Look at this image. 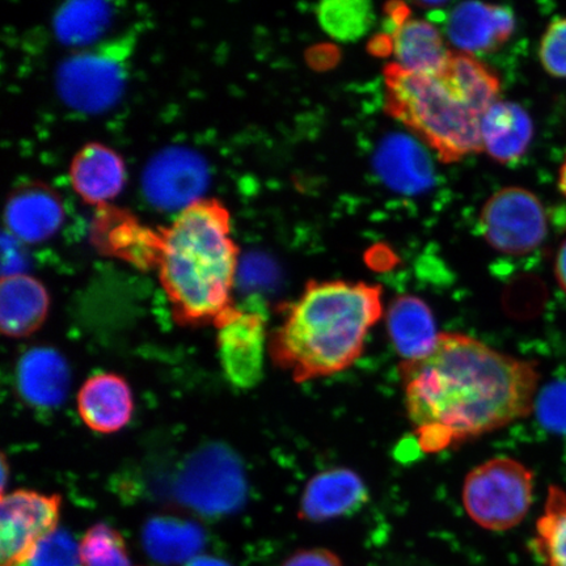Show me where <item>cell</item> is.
<instances>
[{"instance_id":"603a6c76","label":"cell","mask_w":566,"mask_h":566,"mask_svg":"<svg viewBox=\"0 0 566 566\" xmlns=\"http://www.w3.org/2000/svg\"><path fill=\"white\" fill-rule=\"evenodd\" d=\"M142 543L153 560L165 565H180L198 557L203 548L205 534L193 522L157 516L146 523Z\"/></svg>"},{"instance_id":"83f0119b","label":"cell","mask_w":566,"mask_h":566,"mask_svg":"<svg viewBox=\"0 0 566 566\" xmlns=\"http://www.w3.org/2000/svg\"><path fill=\"white\" fill-rule=\"evenodd\" d=\"M80 552L83 566H132L123 535L106 523H97L84 534Z\"/></svg>"},{"instance_id":"e0dca14e","label":"cell","mask_w":566,"mask_h":566,"mask_svg":"<svg viewBox=\"0 0 566 566\" xmlns=\"http://www.w3.org/2000/svg\"><path fill=\"white\" fill-rule=\"evenodd\" d=\"M70 180L82 200L104 205L124 189L126 167L122 157L111 147L88 144L76 153L70 166Z\"/></svg>"},{"instance_id":"d6986e66","label":"cell","mask_w":566,"mask_h":566,"mask_svg":"<svg viewBox=\"0 0 566 566\" xmlns=\"http://www.w3.org/2000/svg\"><path fill=\"white\" fill-rule=\"evenodd\" d=\"M387 329L402 360L420 359L433 350L438 337L433 313L415 295H400L389 304Z\"/></svg>"},{"instance_id":"7402d4cb","label":"cell","mask_w":566,"mask_h":566,"mask_svg":"<svg viewBox=\"0 0 566 566\" xmlns=\"http://www.w3.org/2000/svg\"><path fill=\"white\" fill-rule=\"evenodd\" d=\"M396 65L413 74L440 75L450 60L443 38L424 20L408 19L391 32Z\"/></svg>"},{"instance_id":"9a60e30c","label":"cell","mask_w":566,"mask_h":566,"mask_svg":"<svg viewBox=\"0 0 566 566\" xmlns=\"http://www.w3.org/2000/svg\"><path fill=\"white\" fill-rule=\"evenodd\" d=\"M77 412L82 421L96 433H117L132 420V388L117 374L92 375L77 394Z\"/></svg>"},{"instance_id":"8d00e7d4","label":"cell","mask_w":566,"mask_h":566,"mask_svg":"<svg viewBox=\"0 0 566 566\" xmlns=\"http://www.w3.org/2000/svg\"><path fill=\"white\" fill-rule=\"evenodd\" d=\"M186 566H231L230 564L221 560V558L212 556H198L195 560L188 563Z\"/></svg>"},{"instance_id":"4fadbf2b","label":"cell","mask_w":566,"mask_h":566,"mask_svg":"<svg viewBox=\"0 0 566 566\" xmlns=\"http://www.w3.org/2000/svg\"><path fill=\"white\" fill-rule=\"evenodd\" d=\"M514 28V13L509 7L465 2L451 11L448 35L460 52L491 53L512 38Z\"/></svg>"},{"instance_id":"d590c367","label":"cell","mask_w":566,"mask_h":566,"mask_svg":"<svg viewBox=\"0 0 566 566\" xmlns=\"http://www.w3.org/2000/svg\"><path fill=\"white\" fill-rule=\"evenodd\" d=\"M395 256L391 251L388 250L386 245H377L374 247L369 252V261L370 263H375L379 265L388 266L389 263H392Z\"/></svg>"},{"instance_id":"3957f363","label":"cell","mask_w":566,"mask_h":566,"mask_svg":"<svg viewBox=\"0 0 566 566\" xmlns=\"http://www.w3.org/2000/svg\"><path fill=\"white\" fill-rule=\"evenodd\" d=\"M238 256L230 212L218 200L190 205L159 232V279L177 323L216 324L232 307Z\"/></svg>"},{"instance_id":"7c38bea8","label":"cell","mask_w":566,"mask_h":566,"mask_svg":"<svg viewBox=\"0 0 566 566\" xmlns=\"http://www.w3.org/2000/svg\"><path fill=\"white\" fill-rule=\"evenodd\" d=\"M65 208L61 197L42 182H31L11 193L4 210L6 228L21 243L46 242L61 229Z\"/></svg>"},{"instance_id":"9c48e42d","label":"cell","mask_w":566,"mask_h":566,"mask_svg":"<svg viewBox=\"0 0 566 566\" xmlns=\"http://www.w3.org/2000/svg\"><path fill=\"white\" fill-rule=\"evenodd\" d=\"M59 494L18 490L2 494L0 505V566L30 563L40 543L59 528Z\"/></svg>"},{"instance_id":"d6a6232c","label":"cell","mask_w":566,"mask_h":566,"mask_svg":"<svg viewBox=\"0 0 566 566\" xmlns=\"http://www.w3.org/2000/svg\"><path fill=\"white\" fill-rule=\"evenodd\" d=\"M3 277L9 275L23 274L21 265L24 263L23 253H21L20 240L13 238L11 233L4 232L3 239Z\"/></svg>"},{"instance_id":"5b68a950","label":"cell","mask_w":566,"mask_h":566,"mask_svg":"<svg viewBox=\"0 0 566 566\" xmlns=\"http://www.w3.org/2000/svg\"><path fill=\"white\" fill-rule=\"evenodd\" d=\"M133 45V35H124L67 56L55 74L61 101L88 115L111 109L124 94Z\"/></svg>"},{"instance_id":"ac0fdd59","label":"cell","mask_w":566,"mask_h":566,"mask_svg":"<svg viewBox=\"0 0 566 566\" xmlns=\"http://www.w3.org/2000/svg\"><path fill=\"white\" fill-rule=\"evenodd\" d=\"M51 298L32 275L15 274L0 283V327L7 337L31 336L45 323Z\"/></svg>"},{"instance_id":"836d02e7","label":"cell","mask_w":566,"mask_h":566,"mask_svg":"<svg viewBox=\"0 0 566 566\" xmlns=\"http://www.w3.org/2000/svg\"><path fill=\"white\" fill-rule=\"evenodd\" d=\"M369 51L378 56H386L394 53V44L391 34L381 33L375 35L369 45Z\"/></svg>"},{"instance_id":"8fae6325","label":"cell","mask_w":566,"mask_h":566,"mask_svg":"<svg viewBox=\"0 0 566 566\" xmlns=\"http://www.w3.org/2000/svg\"><path fill=\"white\" fill-rule=\"evenodd\" d=\"M214 325L226 378L237 388L258 386L263 378L268 338L263 311L232 306Z\"/></svg>"},{"instance_id":"e575fe53","label":"cell","mask_w":566,"mask_h":566,"mask_svg":"<svg viewBox=\"0 0 566 566\" xmlns=\"http://www.w3.org/2000/svg\"><path fill=\"white\" fill-rule=\"evenodd\" d=\"M555 273L558 285H560L566 294V240H564L560 250L557 252Z\"/></svg>"},{"instance_id":"f1b7e54d","label":"cell","mask_w":566,"mask_h":566,"mask_svg":"<svg viewBox=\"0 0 566 566\" xmlns=\"http://www.w3.org/2000/svg\"><path fill=\"white\" fill-rule=\"evenodd\" d=\"M80 544L66 530L56 528L35 549L30 566H81Z\"/></svg>"},{"instance_id":"ffe728a7","label":"cell","mask_w":566,"mask_h":566,"mask_svg":"<svg viewBox=\"0 0 566 566\" xmlns=\"http://www.w3.org/2000/svg\"><path fill=\"white\" fill-rule=\"evenodd\" d=\"M18 388L23 399L40 408L60 406L70 388L66 359L51 348H34L18 365Z\"/></svg>"},{"instance_id":"30bf717a","label":"cell","mask_w":566,"mask_h":566,"mask_svg":"<svg viewBox=\"0 0 566 566\" xmlns=\"http://www.w3.org/2000/svg\"><path fill=\"white\" fill-rule=\"evenodd\" d=\"M209 182L207 160L184 146L163 148L148 160L142 174L147 201L163 211H182L203 200Z\"/></svg>"},{"instance_id":"cb8c5ba5","label":"cell","mask_w":566,"mask_h":566,"mask_svg":"<svg viewBox=\"0 0 566 566\" xmlns=\"http://www.w3.org/2000/svg\"><path fill=\"white\" fill-rule=\"evenodd\" d=\"M440 75L481 118L500 102L499 77L472 54L452 52Z\"/></svg>"},{"instance_id":"4316f807","label":"cell","mask_w":566,"mask_h":566,"mask_svg":"<svg viewBox=\"0 0 566 566\" xmlns=\"http://www.w3.org/2000/svg\"><path fill=\"white\" fill-rule=\"evenodd\" d=\"M316 15L325 33L342 42L364 38L375 21L373 4L365 0H328L318 4Z\"/></svg>"},{"instance_id":"44dd1931","label":"cell","mask_w":566,"mask_h":566,"mask_svg":"<svg viewBox=\"0 0 566 566\" xmlns=\"http://www.w3.org/2000/svg\"><path fill=\"white\" fill-rule=\"evenodd\" d=\"M533 137V122L518 104L497 102L481 118L483 150L500 163L521 159Z\"/></svg>"},{"instance_id":"1f68e13d","label":"cell","mask_w":566,"mask_h":566,"mask_svg":"<svg viewBox=\"0 0 566 566\" xmlns=\"http://www.w3.org/2000/svg\"><path fill=\"white\" fill-rule=\"evenodd\" d=\"M282 566H343V564L329 549L311 548L295 552Z\"/></svg>"},{"instance_id":"277c9868","label":"cell","mask_w":566,"mask_h":566,"mask_svg":"<svg viewBox=\"0 0 566 566\" xmlns=\"http://www.w3.org/2000/svg\"><path fill=\"white\" fill-rule=\"evenodd\" d=\"M388 115L406 125L444 163L483 150L481 117L441 75L409 73L396 63L384 71Z\"/></svg>"},{"instance_id":"7a4b0ae2","label":"cell","mask_w":566,"mask_h":566,"mask_svg":"<svg viewBox=\"0 0 566 566\" xmlns=\"http://www.w3.org/2000/svg\"><path fill=\"white\" fill-rule=\"evenodd\" d=\"M384 290L365 282L310 281L283 310L268 350L298 384L348 370L384 316Z\"/></svg>"},{"instance_id":"8992f818","label":"cell","mask_w":566,"mask_h":566,"mask_svg":"<svg viewBox=\"0 0 566 566\" xmlns=\"http://www.w3.org/2000/svg\"><path fill=\"white\" fill-rule=\"evenodd\" d=\"M534 473L511 458H494L467 475L463 506L480 527L506 531L525 520L533 505Z\"/></svg>"},{"instance_id":"d4e9b609","label":"cell","mask_w":566,"mask_h":566,"mask_svg":"<svg viewBox=\"0 0 566 566\" xmlns=\"http://www.w3.org/2000/svg\"><path fill=\"white\" fill-rule=\"evenodd\" d=\"M113 15L111 3L69 2L54 15V33L67 46L92 48L109 30Z\"/></svg>"},{"instance_id":"52a82bcc","label":"cell","mask_w":566,"mask_h":566,"mask_svg":"<svg viewBox=\"0 0 566 566\" xmlns=\"http://www.w3.org/2000/svg\"><path fill=\"white\" fill-rule=\"evenodd\" d=\"M480 230L495 251L522 256L535 251L546 239V211L539 198L527 189H501L484 205Z\"/></svg>"},{"instance_id":"ba28073f","label":"cell","mask_w":566,"mask_h":566,"mask_svg":"<svg viewBox=\"0 0 566 566\" xmlns=\"http://www.w3.org/2000/svg\"><path fill=\"white\" fill-rule=\"evenodd\" d=\"M177 494L205 515L228 514L242 504L245 483L239 460L223 446L197 452L181 472Z\"/></svg>"},{"instance_id":"74e56055","label":"cell","mask_w":566,"mask_h":566,"mask_svg":"<svg viewBox=\"0 0 566 566\" xmlns=\"http://www.w3.org/2000/svg\"><path fill=\"white\" fill-rule=\"evenodd\" d=\"M558 186H560L562 192L566 197V159L560 169V179H558Z\"/></svg>"},{"instance_id":"2e32d148","label":"cell","mask_w":566,"mask_h":566,"mask_svg":"<svg viewBox=\"0 0 566 566\" xmlns=\"http://www.w3.org/2000/svg\"><path fill=\"white\" fill-rule=\"evenodd\" d=\"M374 165L380 179L396 192L420 195L433 186L434 169L428 154L402 134H392L380 142Z\"/></svg>"},{"instance_id":"5bb4252c","label":"cell","mask_w":566,"mask_h":566,"mask_svg":"<svg viewBox=\"0 0 566 566\" xmlns=\"http://www.w3.org/2000/svg\"><path fill=\"white\" fill-rule=\"evenodd\" d=\"M369 501V491L358 473L334 469L317 473L308 481L301 500L300 516L324 522L354 514Z\"/></svg>"},{"instance_id":"484cf974","label":"cell","mask_w":566,"mask_h":566,"mask_svg":"<svg viewBox=\"0 0 566 566\" xmlns=\"http://www.w3.org/2000/svg\"><path fill=\"white\" fill-rule=\"evenodd\" d=\"M533 547L544 566H566V492L562 488L549 486Z\"/></svg>"},{"instance_id":"4dcf8cb0","label":"cell","mask_w":566,"mask_h":566,"mask_svg":"<svg viewBox=\"0 0 566 566\" xmlns=\"http://www.w3.org/2000/svg\"><path fill=\"white\" fill-rule=\"evenodd\" d=\"M544 70L555 77H566V18L552 21L539 49Z\"/></svg>"},{"instance_id":"f546056e","label":"cell","mask_w":566,"mask_h":566,"mask_svg":"<svg viewBox=\"0 0 566 566\" xmlns=\"http://www.w3.org/2000/svg\"><path fill=\"white\" fill-rule=\"evenodd\" d=\"M537 420L549 431L566 436V380L552 381L537 395Z\"/></svg>"},{"instance_id":"6da1fadb","label":"cell","mask_w":566,"mask_h":566,"mask_svg":"<svg viewBox=\"0 0 566 566\" xmlns=\"http://www.w3.org/2000/svg\"><path fill=\"white\" fill-rule=\"evenodd\" d=\"M406 408L420 450L455 448L523 419L535 408L541 375L475 337L446 332L427 356L401 360Z\"/></svg>"}]
</instances>
